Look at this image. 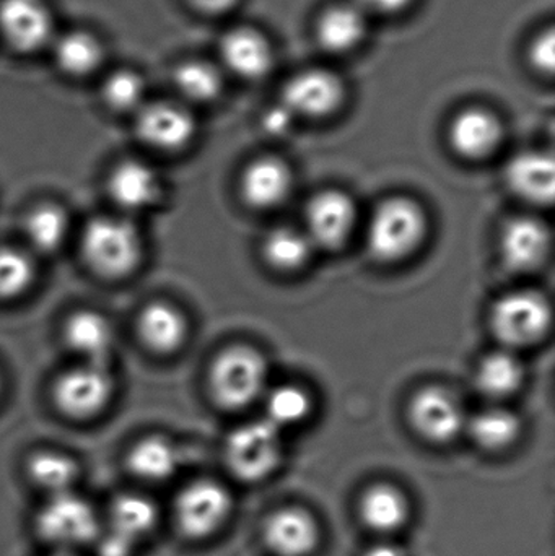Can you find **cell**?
I'll return each mask as SVG.
<instances>
[{
  "mask_svg": "<svg viewBox=\"0 0 555 556\" xmlns=\"http://www.w3.org/2000/svg\"><path fill=\"white\" fill-rule=\"evenodd\" d=\"M313 250L305 230L293 227L274 228L263 241L264 261L280 273L302 269L312 260Z\"/></svg>",
  "mask_w": 555,
  "mask_h": 556,
  "instance_id": "obj_30",
  "label": "cell"
},
{
  "mask_svg": "<svg viewBox=\"0 0 555 556\" xmlns=\"http://www.w3.org/2000/svg\"><path fill=\"white\" fill-rule=\"evenodd\" d=\"M427 233V217L419 204L406 198L381 202L367 227V247L381 263H398L416 253Z\"/></svg>",
  "mask_w": 555,
  "mask_h": 556,
  "instance_id": "obj_2",
  "label": "cell"
},
{
  "mask_svg": "<svg viewBox=\"0 0 555 556\" xmlns=\"http://www.w3.org/2000/svg\"><path fill=\"white\" fill-rule=\"evenodd\" d=\"M140 339L156 353H172L188 336L186 317L168 303H152L139 317Z\"/></svg>",
  "mask_w": 555,
  "mask_h": 556,
  "instance_id": "obj_26",
  "label": "cell"
},
{
  "mask_svg": "<svg viewBox=\"0 0 555 556\" xmlns=\"http://www.w3.org/2000/svg\"><path fill=\"white\" fill-rule=\"evenodd\" d=\"M312 410V399L305 389L295 384H283L273 389L266 397V420L274 427H293L302 424Z\"/></svg>",
  "mask_w": 555,
  "mask_h": 556,
  "instance_id": "obj_35",
  "label": "cell"
},
{
  "mask_svg": "<svg viewBox=\"0 0 555 556\" xmlns=\"http://www.w3.org/2000/svg\"><path fill=\"white\" fill-rule=\"evenodd\" d=\"M33 280L35 266L31 257L15 248L0 247V300L25 293Z\"/></svg>",
  "mask_w": 555,
  "mask_h": 556,
  "instance_id": "obj_36",
  "label": "cell"
},
{
  "mask_svg": "<svg viewBox=\"0 0 555 556\" xmlns=\"http://www.w3.org/2000/svg\"><path fill=\"white\" fill-rule=\"evenodd\" d=\"M414 430L430 443L445 444L466 428L465 412L458 399L443 388L420 389L407 408Z\"/></svg>",
  "mask_w": 555,
  "mask_h": 556,
  "instance_id": "obj_10",
  "label": "cell"
},
{
  "mask_svg": "<svg viewBox=\"0 0 555 556\" xmlns=\"http://www.w3.org/2000/svg\"><path fill=\"white\" fill-rule=\"evenodd\" d=\"M502 137L504 130L501 121L482 108L463 110L450 124V146L463 159H488L501 146Z\"/></svg>",
  "mask_w": 555,
  "mask_h": 556,
  "instance_id": "obj_15",
  "label": "cell"
},
{
  "mask_svg": "<svg viewBox=\"0 0 555 556\" xmlns=\"http://www.w3.org/2000/svg\"><path fill=\"white\" fill-rule=\"evenodd\" d=\"M68 218L64 208L54 204L38 205L25 220V235L33 250L42 254L58 251L65 241Z\"/></svg>",
  "mask_w": 555,
  "mask_h": 556,
  "instance_id": "obj_32",
  "label": "cell"
},
{
  "mask_svg": "<svg viewBox=\"0 0 555 556\" xmlns=\"http://www.w3.org/2000/svg\"><path fill=\"white\" fill-rule=\"evenodd\" d=\"M305 233L313 247L339 250L351 238L357 222L354 201L342 191L318 192L306 204Z\"/></svg>",
  "mask_w": 555,
  "mask_h": 556,
  "instance_id": "obj_11",
  "label": "cell"
},
{
  "mask_svg": "<svg viewBox=\"0 0 555 556\" xmlns=\"http://www.w3.org/2000/svg\"><path fill=\"white\" fill-rule=\"evenodd\" d=\"M266 359L251 346H231L214 359L209 372L212 397L220 407L238 410L263 397L267 388Z\"/></svg>",
  "mask_w": 555,
  "mask_h": 556,
  "instance_id": "obj_4",
  "label": "cell"
},
{
  "mask_svg": "<svg viewBox=\"0 0 555 556\" xmlns=\"http://www.w3.org/2000/svg\"><path fill=\"white\" fill-rule=\"evenodd\" d=\"M46 556H77V554H72V552H51V554Z\"/></svg>",
  "mask_w": 555,
  "mask_h": 556,
  "instance_id": "obj_42",
  "label": "cell"
},
{
  "mask_svg": "<svg viewBox=\"0 0 555 556\" xmlns=\"http://www.w3.org/2000/svg\"><path fill=\"white\" fill-rule=\"evenodd\" d=\"M136 114L137 136L152 149L176 152L188 147L194 139V117L181 104L147 101Z\"/></svg>",
  "mask_w": 555,
  "mask_h": 556,
  "instance_id": "obj_13",
  "label": "cell"
},
{
  "mask_svg": "<svg viewBox=\"0 0 555 556\" xmlns=\"http://www.w3.org/2000/svg\"><path fill=\"white\" fill-rule=\"evenodd\" d=\"M554 49L555 39L553 29H547L546 33H541L531 46V62L538 71L544 74H553L554 71Z\"/></svg>",
  "mask_w": 555,
  "mask_h": 556,
  "instance_id": "obj_37",
  "label": "cell"
},
{
  "mask_svg": "<svg viewBox=\"0 0 555 556\" xmlns=\"http://www.w3.org/2000/svg\"><path fill=\"white\" fill-rule=\"evenodd\" d=\"M108 191L117 207L129 214L149 211L162 198L159 173L140 162L124 160L111 173Z\"/></svg>",
  "mask_w": 555,
  "mask_h": 556,
  "instance_id": "obj_16",
  "label": "cell"
},
{
  "mask_svg": "<svg viewBox=\"0 0 555 556\" xmlns=\"http://www.w3.org/2000/svg\"><path fill=\"white\" fill-rule=\"evenodd\" d=\"M344 85L331 72L323 68L293 75L282 91V106L292 116L319 119L335 113L344 101Z\"/></svg>",
  "mask_w": 555,
  "mask_h": 556,
  "instance_id": "obj_12",
  "label": "cell"
},
{
  "mask_svg": "<svg viewBox=\"0 0 555 556\" xmlns=\"http://www.w3.org/2000/svg\"><path fill=\"white\" fill-rule=\"evenodd\" d=\"M361 518L371 531L388 532L398 531L409 519V502L406 495L396 486L388 483H377L370 486L362 495Z\"/></svg>",
  "mask_w": 555,
  "mask_h": 556,
  "instance_id": "obj_27",
  "label": "cell"
},
{
  "mask_svg": "<svg viewBox=\"0 0 555 556\" xmlns=\"http://www.w3.org/2000/svg\"><path fill=\"white\" fill-rule=\"evenodd\" d=\"M551 241V231L540 220L515 218L502 230V261L515 273H530L546 263Z\"/></svg>",
  "mask_w": 555,
  "mask_h": 556,
  "instance_id": "obj_14",
  "label": "cell"
},
{
  "mask_svg": "<svg viewBox=\"0 0 555 556\" xmlns=\"http://www.w3.org/2000/svg\"><path fill=\"white\" fill-rule=\"evenodd\" d=\"M55 25L45 0H0V36L20 54L51 48Z\"/></svg>",
  "mask_w": 555,
  "mask_h": 556,
  "instance_id": "obj_8",
  "label": "cell"
},
{
  "mask_svg": "<svg viewBox=\"0 0 555 556\" xmlns=\"http://www.w3.org/2000/svg\"><path fill=\"white\" fill-rule=\"evenodd\" d=\"M178 466V450L163 437L143 438L127 454V469L140 482H166L175 476Z\"/></svg>",
  "mask_w": 555,
  "mask_h": 556,
  "instance_id": "obj_28",
  "label": "cell"
},
{
  "mask_svg": "<svg viewBox=\"0 0 555 556\" xmlns=\"http://www.w3.org/2000/svg\"><path fill=\"white\" fill-rule=\"evenodd\" d=\"M365 556H406V554H404L403 548L387 542V544L375 545Z\"/></svg>",
  "mask_w": 555,
  "mask_h": 556,
  "instance_id": "obj_41",
  "label": "cell"
},
{
  "mask_svg": "<svg viewBox=\"0 0 555 556\" xmlns=\"http://www.w3.org/2000/svg\"><path fill=\"white\" fill-rule=\"evenodd\" d=\"M192 7L201 10L204 13H211V15H215V13H224L227 10H230L238 0H189Z\"/></svg>",
  "mask_w": 555,
  "mask_h": 556,
  "instance_id": "obj_39",
  "label": "cell"
},
{
  "mask_svg": "<svg viewBox=\"0 0 555 556\" xmlns=\"http://www.w3.org/2000/svg\"><path fill=\"white\" fill-rule=\"evenodd\" d=\"M292 186V172L286 163L277 159H260L241 176V198L250 207L267 211L283 204Z\"/></svg>",
  "mask_w": 555,
  "mask_h": 556,
  "instance_id": "obj_20",
  "label": "cell"
},
{
  "mask_svg": "<svg viewBox=\"0 0 555 556\" xmlns=\"http://www.w3.org/2000/svg\"><path fill=\"white\" fill-rule=\"evenodd\" d=\"M51 51L55 65L68 77H90L104 62L103 42L87 29H71L55 35Z\"/></svg>",
  "mask_w": 555,
  "mask_h": 556,
  "instance_id": "obj_23",
  "label": "cell"
},
{
  "mask_svg": "<svg viewBox=\"0 0 555 556\" xmlns=\"http://www.w3.org/2000/svg\"><path fill=\"white\" fill-rule=\"evenodd\" d=\"M505 182L525 202L550 205L554 201L555 191L553 156L540 152L514 156L505 168Z\"/></svg>",
  "mask_w": 555,
  "mask_h": 556,
  "instance_id": "obj_19",
  "label": "cell"
},
{
  "mask_svg": "<svg viewBox=\"0 0 555 556\" xmlns=\"http://www.w3.org/2000/svg\"><path fill=\"white\" fill-rule=\"evenodd\" d=\"M355 5L362 12L380 13V15H391V13L401 12L409 5L411 0H354Z\"/></svg>",
  "mask_w": 555,
  "mask_h": 556,
  "instance_id": "obj_38",
  "label": "cell"
},
{
  "mask_svg": "<svg viewBox=\"0 0 555 556\" xmlns=\"http://www.w3.org/2000/svg\"><path fill=\"white\" fill-rule=\"evenodd\" d=\"M64 336L67 345L84 363L108 366L114 336L106 317L94 311H78L65 323Z\"/></svg>",
  "mask_w": 555,
  "mask_h": 556,
  "instance_id": "obj_22",
  "label": "cell"
},
{
  "mask_svg": "<svg viewBox=\"0 0 555 556\" xmlns=\"http://www.w3.org/2000/svg\"><path fill=\"white\" fill-rule=\"evenodd\" d=\"M147 81L134 68H117L104 78L101 98L116 113H137L147 103Z\"/></svg>",
  "mask_w": 555,
  "mask_h": 556,
  "instance_id": "obj_34",
  "label": "cell"
},
{
  "mask_svg": "<svg viewBox=\"0 0 555 556\" xmlns=\"http://www.w3.org/2000/svg\"><path fill=\"white\" fill-rule=\"evenodd\" d=\"M469 437L482 450L502 451L515 443L521 433V421L508 408L492 407L466 420Z\"/></svg>",
  "mask_w": 555,
  "mask_h": 556,
  "instance_id": "obj_31",
  "label": "cell"
},
{
  "mask_svg": "<svg viewBox=\"0 0 555 556\" xmlns=\"http://www.w3.org/2000/svg\"><path fill=\"white\" fill-rule=\"evenodd\" d=\"M367 35V18L355 3L329 7L316 23V38L326 51L342 54L352 51Z\"/></svg>",
  "mask_w": 555,
  "mask_h": 556,
  "instance_id": "obj_24",
  "label": "cell"
},
{
  "mask_svg": "<svg viewBox=\"0 0 555 556\" xmlns=\"http://www.w3.org/2000/svg\"><path fill=\"white\" fill-rule=\"evenodd\" d=\"M318 541V525L305 509H280L264 526V542L277 556H308Z\"/></svg>",
  "mask_w": 555,
  "mask_h": 556,
  "instance_id": "obj_17",
  "label": "cell"
},
{
  "mask_svg": "<svg viewBox=\"0 0 555 556\" xmlns=\"http://www.w3.org/2000/svg\"><path fill=\"white\" fill-rule=\"evenodd\" d=\"M160 509L150 496L126 492L114 496L106 513L108 534L137 545L155 532Z\"/></svg>",
  "mask_w": 555,
  "mask_h": 556,
  "instance_id": "obj_18",
  "label": "cell"
},
{
  "mask_svg": "<svg viewBox=\"0 0 555 556\" xmlns=\"http://www.w3.org/2000/svg\"><path fill=\"white\" fill-rule=\"evenodd\" d=\"M489 323L505 349H521L534 345L546 336L553 323V309L540 291H512L495 301Z\"/></svg>",
  "mask_w": 555,
  "mask_h": 556,
  "instance_id": "obj_5",
  "label": "cell"
},
{
  "mask_svg": "<svg viewBox=\"0 0 555 556\" xmlns=\"http://www.w3.org/2000/svg\"><path fill=\"white\" fill-rule=\"evenodd\" d=\"M230 493L214 480H195L179 490L173 502V521L189 541H204L220 531L230 518Z\"/></svg>",
  "mask_w": 555,
  "mask_h": 556,
  "instance_id": "obj_7",
  "label": "cell"
},
{
  "mask_svg": "<svg viewBox=\"0 0 555 556\" xmlns=\"http://www.w3.org/2000/svg\"><path fill=\"white\" fill-rule=\"evenodd\" d=\"M35 532L52 552H75L103 534L98 509L77 492L49 496L35 516Z\"/></svg>",
  "mask_w": 555,
  "mask_h": 556,
  "instance_id": "obj_1",
  "label": "cell"
},
{
  "mask_svg": "<svg viewBox=\"0 0 555 556\" xmlns=\"http://www.w3.org/2000/svg\"><path fill=\"white\" fill-rule=\"evenodd\" d=\"M290 116H292V114H290L283 106L274 110L273 113L269 114V117H267V126H269V130L280 132V130L286 129L287 124H289Z\"/></svg>",
  "mask_w": 555,
  "mask_h": 556,
  "instance_id": "obj_40",
  "label": "cell"
},
{
  "mask_svg": "<svg viewBox=\"0 0 555 556\" xmlns=\"http://www.w3.org/2000/svg\"><path fill=\"white\" fill-rule=\"evenodd\" d=\"M524 381V365L510 350L489 353L479 362L475 372L476 389L489 399L510 397Z\"/></svg>",
  "mask_w": 555,
  "mask_h": 556,
  "instance_id": "obj_29",
  "label": "cell"
},
{
  "mask_svg": "<svg viewBox=\"0 0 555 556\" xmlns=\"http://www.w3.org/2000/svg\"><path fill=\"white\" fill-rule=\"evenodd\" d=\"M173 84L185 100L211 103L224 88L220 72L202 61H186L173 72Z\"/></svg>",
  "mask_w": 555,
  "mask_h": 556,
  "instance_id": "obj_33",
  "label": "cell"
},
{
  "mask_svg": "<svg viewBox=\"0 0 555 556\" xmlns=\"http://www.w3.org/2000/svg\"><path fill=\"white\" fill-rule=\"evenodd\" d=\"M113 389L114 382L108 366L81 363L58 379L54 401L68 417L90 418L106 407Z\"/></svg>",
  "mask_w": 555,
  "mask_h": 556,
  "instance_id": "obj_9",
  "label": "cell"
},
{
  "mask_svg": "<svg viewBox=\"0 0 555 556\" xmlns=\"http://www.w3.org/2000/svg\"><path fill=\"white\" fill-rule=\"evenodd\" d=\"M228 469L244 482L269 477L282 459V437L279 428L263 418L241 425L228 434L225 443Z\"/></svg>",
  "mask_w": 555,
  "mask_h": 556,
  "instance_id": "obj_6",
  "label": "cell"
},
{
  "mask_svg": "<svg viewBox=\"0 0 555 556\" xmlns=\"http://www.w3.org/2000/svg\"><path fill=\"white\" fill-rule=\"evenodd\" d=\"M25 472L31 485L49 498L74 492L80 477V467L67 454L42 450L28 457Z\"/></svg>",
  "mask_w": 555,
  "mask_h": 556,
  "instance_id": "obj_25",
  "label": "cell"
},
{
  "mask_svg": "<svg viewBox=\"0 0 555 556\" xmlns=\"http://www.w3.org/2000/svg\"><path fill=\"white\" fill-rule=\"evenodd\" d=\"M220 55L231 74L247 80H257L273 67V49L256 29H230L222 38Z\"/></svg>",
  "mask_w": 555,
  "mask_h": 556,
  "instance_id": "obj_21",
  "label": "cell"
},
{
  "mask_svg": "<svg viewBox=\"0 0 555 556\" xmlns=\"http://www.w3.org/2000/svg\"><path fill=\"white\" fill-rule=\"evenodd\" d=\"M81 253L100 276L126 277L142 260V240L136 225L127 218L98 217L85 227Z\"/></svg>",
  "mask_w": 555,
  "mask_h": 556,
  "instance_id": "obj_3",
  "label": "cell"
}]
</instances>
